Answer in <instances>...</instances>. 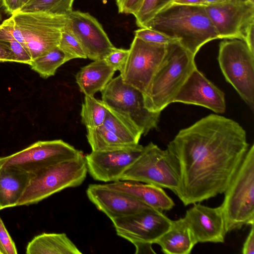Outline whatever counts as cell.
<instances>
[{
	"label": "cell",
	"mask_w": 254,
	"mask_h": 254,
	"mask_svg": "<svg viewBox=\"0 0 254 254\" xmlns=\"http://www.w3.org/2000/svg\"><path fill=\"white\" fill-rule=\"evenodd\" d=\"M29 0H24V4H25Z\"/></svg>",
	"instance_id": "45"
},
{
	"label": "cell",
	"mask_w": 254,
	"mask_h": 254,
	"mask_svg": "<svg viewBox=\"0 0 254 254\" xmlns=\"http://www.w3.org/2000/svg\"><path fill=\"white\" fill-rule=\"evenodd\" d=\"M167 254H189L197 244L184 218L173 221L169 229L155 243Z\"/></svg>",
	"instance_id": "21"
},
{
	"label": "cell",
	"mask_w": 254,
	"mask_h": 254,
	"mask_svg": "<svg viewBox=\"0 0 254 254\" xmlns=\"http://www.w3.org/2000/svg\"><path fill=\"white\" fill-rule=\"evenodd\" d=\"M219 39L244 40L248 28L254 24V2L228 0L205 6Z\"/></svg>",
	"instance_id": "13"
},
{
	"label": "cell",
	"mask_w": 254,
	"mask_h": 254,
	"mask_svg": "<svg viewBox=\"0 0 254 254\" xmlns=\"http://www.w3.org/2000/svg\"><path fill=\"white\" fill-rule=\"evenodd\" d=\"M193 204L184 218L196 243H223L227 232L221 206L210 207L200 202Z\"/></svg>",
	"instance_id": "17"
},
{
	"label": "cell",
	"mask_w": 254,
	"mask_h": 254,
	"mask_svg": "<svg viewBox=\"0 0 254 254\" xmlns=\"http://www.w3.org/2000/svg\"><path fill=\"white\" fill-rule=\"evenodd\" d=\"M86 137L92 151L111 150L130 146L127 144L103 125L95 128H87Z\"/></svg>",
	"instance_id": "27"
},
{
	"label": "cell",
	"mask_w": 254,
	"mask_h": 254,
	"mask_svg": "<svg viewBox=\"0 0 254 254\" xmlns=\"http://www.w3.org/2000/svg\"><path fill=\"white\" fill-rule=\"evenodd\" d=\"M2 22V17L0 14V23Z\"/></svg>",
	"instance_id": "46"
},
{
	"label": "cell",
	"mask_w": 254,
	"mask_h": 254,
	"mask_svg": "<svg viewBox=\"0 0 254 254\" xmlns=\"http://www.w3.org/2000/svg\"><path fill=\"white\" fill-rule=\"evenodd\" d=\"M205 6L211 4H216L225 2L228 0H203Z\"/></svg>",
	"instance_id": "43"
},
{
	"label": "cell",
	"mask_w": 254,
	"mask_h": 254,
	"mask_svg": "<svg viewBox=\"0 0 254 254\" xmlns=\"http://www.w3.org/2000/svg\"><path fill=\"white\" fill-rule=\"evenodd\" d=\"M143 0H116L120 13L134 15L139 10Z\"/></svg>",
	"instance_id": "36"
},
{
	"label": "cell",
	"mask_w": 254,
	"mask_h": 254,
	"mask_svg": "<svg viewBox=\"0 0 254 254\" xmlns=\"http://www.w3.org/2000/svg\"><path fill=\"white\" fill-rule=\"evenodd\" d=\"M74 0H29L18 11H41L55 15L68 16L73 11Z\"/></svg>",
	"instance_id": "28"
},
{
	"label": "cell",
	"mask_w": 254,
	"mask_h": 254,
	"mask_svg": "<svg viewBox=\"0 0 254 254\" xmlns=\"http://www.w3.org/2000/svg\"><path fill=\"white\" fill-rule=\"evenodd\" d=\"M14 62V57L8 46L0 42V63Z\"/></svg>",
	"instance_id": "39"
},
{
	"label": "cell",
	"mask_w": 254,
	"mask_h": 254,
	"mask_svg": "<svg viewBox=\"0 0 254 254\" xmlns=\"http://www.w3.org/2000/svg\"><path fill=\"white\" fill-rule=\"evenodd\" d=\"M249 146L243 127L217 114L180 130L167 148L180 169L176 195L187 206L224 193Z\"/></svg>",
	"instance_id": "1"
},
{
	"label": "cell",
	"mask_w": 254,
	"mask_h": 254,
	"mask_svg": "<svg viewBox=\"0 0 254 254\" xmlns=\"http://www.w3.org/2000/svg\"><path fill=\"white\" fill-rule=\"evenodd\" d=\"M68 17L72 32L87 58L104 59L115 49L101 24L89 13L72 11Z\"/></svg>",
	"instance_id": "15"
},
{
	"label": "cell",
	"mask_w": 254,
	"mask_h": 254,
	"mask_svg": "<svg viewBox=\"0 0 254 254\" xmlns=\"http://www.w3.org/2000/svg\"><path fill=\"white\" fill-rule=\"evenodd\" d=\"M30 177V174L15 168H0V207L1 209L16 206Z\"/></svg>",
	"instance_id": "22"
},
{
	"label": "cell",
	"mask_w": 254,
	"mask_h": 254,
	"mask_svg": "<svg viewBox=\"0 0 254 254\" xmlns=\"http://www.w3.org/2000/svg\"><path fill=\"white\" fill-rule=\"evenodd\" d=\"M115 71L104 59L93 61L81 67L76 74V81L85 95L94 96L104 89L113 79Z\"/></svg>",
	"instance_id": "20"
},
{
	"label": "cell",
	"mask_w": 254,
	"mask_h": 254,
	"mask_svg": "<svg viewBox=\"0 0 254 254\" xmlns=\"http://www.w3.org/2000/svg\"><path fill=\"white\" fill-rule=\"evenodd\" d=\"M58 47L64 53L67 62L74 59L87 58L79 42L72 32L69 21L62 33Z\"/></svg>",
	"instance_id": "29"
},
{
	"label": "cell",
	"mask_w": 254,
	"mask_h": 254,
	"mask_svg": "<svg viewBox=\"0 0 254 254\" xmlns=\"http://www.w3.org/2000/svg\"><path fill=\"white\" fill-rule=\"evenodd\" d=\"M16 246L0 217V254H16Z\"/></svg>",
	"instance_id": "35"
},
{
	"label": "cell",
	"mask_w": 254,
	"mask_h": 254,
	"mask_svg": "<svg viewBox=\"0 0 254 254\" xmlns=\"http://www.w3.org/2000/svg\"><path fill=\"white\" fill-rule=\"evenodd\" d=\"M240 1H252L254 2V0H236Z\"/></svg>",
	"instance_id": "44"
},
{
	"label": "cell",
	"mask_w": 254,
	"mask_h": 254,
	"mask_svg": "<svg viewBox=\"0 0 254 254\" xmlns=\"http://www.w3.org/2000/svg\"><path fill=\"white\" fill-rule=\"evenodd\" d=\"M173 3L184 5L205 6L203 0H173Z\"/></svg>",
	"instance_id": "42"
},
{
	"label": "cell",
	"mask_w": 254,
	"mask_h": 254,
	"mask_svg": "<svg viewBox=\"0 0 254 254\" xmlns=\"http://www.w3.org/2000/svg\"><path fill=\"white\" fill-rule=\"evenodd\" d=\"M221 205L227 233L254 224V145L249 148Z\"/></svg>",
	"instance_id": "5"
},
{
	"label": "cell",
	"mask_w": 254,
	"mask_h": 254,
	"mask_svg": "<svg viewBox=\"0 0 254 254\" xmlns=\"http://www.w3.org/2000/svg\"><path fill=\"white\" fill-rule=\"evenodd\" d=\"M218 61L226 81L252 110L254 109V53L238 39L220 43Z\"/></svg>",
	"instance_id": "7"
},
{
	"label": "cell",
	"mask_w": 254,
	"mask_h": 254,
	"mask_svg": "<svg viewBox=\"0 0 254 254\" xmlns=\"http://www.w3.org/2000/svg\"><path fill=\"white\" fill-rule=\"evenodd\" d=\"M12 52L15 63L29 65L32 58L26 45L16 40H12L6 43Z\"/></svg>",
	"instance_id": "33"
},
{
	"label": "cell",
	"mask_w": 254,
	"mask_h": 254,
	"mask_svg": "<svg viewBox=\"0 0 254 254\" xmlns=\"http://www.w3.org/2000/svg\"><path fill=\"white\" fill-rule=\"evenodd\" d=\"M102 100L146 135L158 127L160 112H153L145 106L142 92L125 83L119 75L113 78L101 91Z\"/></svg>",
	"instance_id": "9"
},
{
	"label": "cell",
	"mask_w": 254,
	"mask_h": 254,
	"mask_svg": "<svg viewBox=\"0 0 254 254\" xmlns=\"http://www.w3.org/2000/svg\"><path fill=\"white\" fill-rule=\"evenodd\" d=\"M172 3L173 0H143L134 15L137 26L139 28L145 27L158 13Z\"/></svg>",
	"instance_id": "30"
},
{
	"label": "cell",
	"mask_w": 254,
	"mask_h": 254,
	"mask_svg": "<svg viewBox=\"0 0 254 254\" xmlns=\"http://www.w3.org/2000/svg\"><path fill=\"white\" fill-rule=\"evenodd\" d=\"M27 254H81L65 233H44L35 236L26 247Z\"/></svg>",
	"instance_id": "23"
},
{
	"label": "cell",
	"mask_w": 254,
	"mask_h": 254,
	"mask_svg": "<svg viewBox=\"0 0 254 254\" xmlns=\"http://www.w3.org/2000/svg\"><path fill=\"white\" fill-rule=\"evenodd\" d=\"M121 181H131L168 189L176 194L180 183L177 160L167 149L150 142L136 160L124 172Z\"/></svg>",
	"instance_id": "6"
},
{
	"label": "cell",
	"mask_w": 254,
	"mask_h": 254,
	"mask_svg": "<svg viewBox=\"0 0 254 254\" xmlns=\"http://www.w3.org/2000/svg\"><path fill=\"white\" fill-rule=\"evenodd\" d=\"M86 193L96 207L111 220L149 208L134 197L108 188L105 184H90Z\"/></svg>",
	"instance_id": "18"
},
{
	"label": "cell",
	"mask_w": 254,
	"mask_h": 254,
	"mask_svg": "<svg viewBox=\"0 0 254 254\" xmlns=\"http://www.w3.org/2000/svg\"><path fill=\"white\" fill-rule=\"evenodd\" d=\"M167 45L145 42L134 37L127 60L120 71L123 81L144 94L163 61Z\"/></svg>",
	"instance_id": "11"
},
{
	"label": "cell",
	"mask_w": 254,
	"mask_h": 254,
	"mask_svg": "<svg viewBox=\"0 0 254 254\" xmlns=\"http://www.w3.org/2000/svg\"><path fill=\"white\" fill-rule=\"evenodd\" d=\"M83 154L62 139L38 141L13 154L0 157V168L11 167L32 174L49 166Z\"/></svg>",
	"instance_id": "10"
},
{
	"label": "cell",
	"mask_w": 254,
	"mask_h": 254,
	"mask_svg": "<svg viewBox=\"0 0 254 254\" xmlns=\"http://www.w3.org/2000/svg\"><path fill=\"white\" fill-rule=\"evenodd\" d=\"M143 149L144 146L138 143L114 149L92 151L85 156L87 172L96 181L106 183L120 181Z\"/></svg>",
	"instance_id": "14"
},
{
	"label": "cell",
	"mask_w": 254,
	"mask_h": 254,
	"mask_svg": "<svg viewBox=\"0 0 254 254\" xmlns=\"http://www.w3.org/2000/svg\"><path fill=\"white\" fill-rule=\"evenodd\" d=\"M152 244L147 243H140L134 245L135 248V254H155L152 248Z\"/></svg>",
	"instance_id": "41"
},
{
	"label": "cell",
	"mask_w": 254,
	"mask_h": 254,
	"mask_svg": "<svg viewBox=\"0 0 254 254\" xmlns=\"http://www.w3.org/2000/svg\"><path fill=\"white\" fill-rule=\"evenodd\" d=\"M0 210H1V208H0Z\"/></svg>",
	"instance_id": "47"
},
{
	"label": "cell",
	"mask_w": 254,
	"mask_h": 254,
	"mask_svg": "<svg viewBox=\"0 0 254 254\" xmlns=\"http://www.w3.org/2000/svg\"><path fill=\"white\" fill-rule=\"evenodd\" d=\"M145 27L178 40L195 56L204 45L219 39L204 5L172 3L158 13Z\"/></svg>",
	"instance_id": "2"
},
{
	"label": "cell",
	"mask_w": 254,
	"mask_h": 254,
	"mask_svg": "<svg viewBox=\"0 0 254 254\" xmlns=\"http://www.w3.org/2000/svg\"><path fill=\"white\" fill-rule=\"evenodd\" d=\"M175 102L204 107L217 114L223 113L226 107L224 92L197 67L181 87L173 100Z\"/></svg>",
	"instance_id": "16"
},
{
	"label": "cell",
	"mask_w": 254,
	"mask_h": 254,
	"mask_svg": "<svg viewBox=\"0 0 254 254\" xmlns=\"http://www.w3.org/2000/svg\"><path fill=\"white\" fill-rule=\"evenodd\" d=\"M254 224L251 225L250 231L243 244L242 253L243 254H253L254 253Z\"/></svg>",
	"instance_id": "38"
},
{
	"label": "cell",
	"mask_w": 254,
	"mask_h": 254,
	"mask_svg": "<svg viewBox=\"0 0 254 254\" xmlns=\"http://www.w3.org/2000/svg\"><path fill=\"white\" fill-rule=\"evenodd\" d=\"M108 107L94 96L85 95L81 110V122L87 128H92L103 125Z\"/></svg>",
	"instance_id": "26"
},
{
	"label": "cell",
	"mask_w": 254,
	"mask_h": 254,
	"mask_svg": "<svg viewBox=\"0 0 254 254\" xmlns=\"http://www.w3.org/2000/svg\"><path fill=\"white\" fill-rule=\"evenodd\" d=\"M66 62L64 53L58 46L33 59L29 65L41 77L47 78L54 75L58 68Z\"/></svg>",
	"instance_id": "25"
},
{
	"label": "cell",
	"mask_w": 254,
	"mask_h": 254,
	"mask_svg": "<svg viewBox=\"0 0 254 254\" xmlns=\"http://www.w3.org/2000/svg\"><path fill=\"white\" fill-rule=\"evenodd\" d=\"M111 189L124 192L148 207L160 211L171 209L175 203L161 187L131 181H118L105 184Z\"/></svg>",
	"instance_id": "19"
},
{
	"label": "cell",
	"mask_w": 254,
	"mask_h": 254,
	"mask_svg": "<svg viewBox=\"0 0 254 254\" xmlns=\"http://www.w3.org/2000/svg\"><path fill=\"white\" fill-rule=\"evenodd\" d=\"M129 54V49H115L104 59L107 63L115 71H121Z\"/></svg>",
	"instance_id": "34"
},
{
	"label": "cell",
	"mask_w": 254,
	"mask_h": 254,
	"mask_svg": "<svg viewBox=\"0 0 254 254\" xmlns=\"http://www.w3.org/2000/svg\"><path fill=\"white\" fill-rule=\"evenodd\" d=\"M254 24H252L247 30L243 41L246 43L250 50L254 53Z\"/></svg>",
	"instance_id": "40"
},
{
	"label": "cell",
	"mask_w": 254,
	"mask_h": 254,
	"mask_svg": "<svg viewBox=\"0 0 254 254\" xmlns=\"http://www.w3.org/2000/svg\"><path fill=\"white\" fill-rule=\"evenodd\" d=\"M102 125L128 145L138 144L142 135L134 124L109 107Z\"/></svg>",
	"instance_id": "24"
},
{
	"label": "cell",
	"mask_w": 254,
	"mask_h": 254,
	"mask_svg": "<svg viewBox=\"0 0 254 254\" xmlns=\"http://www.w3.org/2000/svg\"><path fill=\"white\" fill-rule=\"evenodd\" d=\"M20 30L32 60L58 46L68 16L17 11L11 15Z\"/></svg>",
	"instance_id": "8"
},
{
	"label": "cell",
	"mask_w": 254,
	"mask_h": 254,
	"mask_svg": "<svg viewBox=\"0 0 254 254\" xmlns=\"http://www.w3.org/2000/svg\"><path fill=\"white\" fill-rule=\"evenodd\" d=\"M4 11L11 15L19 11L24 5V0H0Z\"/></svg>",
	"instance_id": "37"
},
{
	"label": "cell",
	"mask_w": 254,
	"mask_h": 254,
	"mask_svg": "<svg viewBox=\"0 0 254 254\" xmlns=\"http://www.w3.org/2000/svg\"><path fill=\"white\" fill-rule=\"evenodd\" d=\"M195 57L179 42L167 45L163 61L143 94L147 109L161 113L173 103L183 84L196 68Z\"/></svg>",
	"instance_id": "3"
},
{
	"label": "cell",
	"mask_w": 254,
	"mask_h": 254,
	"mask_svg": "<svg viewBox=\"0 0 254 254\" xmlns=\"http://www.w3.org/2000/svg\"><path fill=\"white\" fill-rule=\"evenodd\" d=\"M111 221L117 235L133 245L155 244L169 229L172 223L162 211L150 207Z\"/></svg>",
	"instance_id": "12"
},
{
	"label": "cell",
	"mask_w": 254,
	"mask_h": 254,
	"mask_svg": "<svg viewBox=\"0 0 254 254\" xmlns=\"http://www.w3.org/2000/svg\"><path fill=\"white\" fill-rule=\"evenodd\" d=\"M12 40H16L25 44L20 30L10 16L0 23V42L6 43Z\"/></svg>",
	"instance_id": "31"
},
{
	"label": "cell",
	"mask_w": 254,
	"mask_h": 254,
	"mask_svg": "<svg viewBox=\"0 0 254 254\" xmlns=\"http://www.w3.org/2000/svg\"><path fill=\"white\" fill-rule=\"evenodd\" d=\"M134 37L145 42L154 44L168 45L179 42L178 40L171 38L167 35L156 30L143 27L134 31Z\"/></svg>",
	"instance_id": "32"
},
{
	"label": "cell",
	"mask_w": 254,
	"mask_h": 254,
	"mask_svg": "<svg viewBox=\"0 0 254 254\" xmlns=\"http://www.w3.org/2000/svg\"><path fill=\"white\" fill-rule=\"evenodd\" d=\"M87 172L83 154L30 174L16 206L36 204L65 189L78 187L85 180Z\"/></svg>",
	"instance_id": "4"
}]
</instances>
